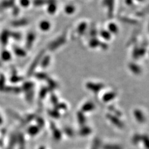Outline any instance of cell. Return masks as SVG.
Wrapping results in <instances>:
<instances>
[{"mask_svg":"<svg viewBox=\"0 0 149 149\" xmlns=\"http://www.w3.org/2000/svg\"><path fill=\"white\" fill-rule=\"evenodd\" d=\"M44 54V51L42 50V51H41V52L38 55H37V56L34 59L33 62L32 63L31 67L29 68V70H28V72H27V76L28 77L31 76L32 74L34 73V70L36 68V67H37V65H38L39 63L40 62V61L42 60V58Z\"/></svg>","mask_w":149,"mask_h":149,"instance_id":"1","label":"cell"},{"mask_svg":"<svg viewBox=\"0 0 149 149\" xmlns=\"http://www.w3.org/2000/svg\"><path fill=\"white\" fill-rule=\"evenodd\" d=\"M86 88L88 90L93 91V93H97L101 90L104 85L102 83H95L93 82H88L86 85Z\"/></svg>","mask_w":149,"mask_h":149,"instance_id":"2","label":"cell"},{"mask_svg":"<svg viewBox=\"0 0 149 149\" xmlns=\"http://www.w3.org/2000/svg\"><path fill=\"white\" fill-rule=\"evenodd\" d=\"M106 118H108L114 125H116V127H118L119 128L124 127L123 123L118 118V117H117V116L111 114H107Z\"/></svg>","mask_w":149,"mask_h":149,"instance_id":"3","label":"cell"},{"mask_svg":"<svg viewBox=\"0 0 149 149\" xmlns=\"http://www.w3.org/2000/svg\"><path fill=\"white\" fill-rule=\"evenodd\" d=\"M65 37L63 36L58 37L55 40L53 41L52 42H51L49 45V49L51 50H53L54 49H56L57 48L59 47L60 46H61L65 42Z\"/></svg>","mask_w":149,"mask_h":149,"instance_id":"4","label":"cell"},{"mask_svg":"<svg viewBox=\"0 0 149 149\" xmlns=\"http://www.w3.org/2000/svg\"><path fill=\"white\" fill-rule=\"evenodd\" d=\"M50 128L52 129L53 137L56 141H60L62 138V132L56 127L55 124L52 122L50 123Z\"/></svg>","mask_w":149,"mask_h":149,"instance_id":"5","label":"cell"},{"mask_svg":"<svg viewBox=\"0 0 149 149\" xmlns=\"http://www.w3.org/2000/svg\"><path fill=\"white\" fill-rule=\"evenodd\" d=\"M134 114L136 120L140 123H143L146 121V117L142 112L139 109H136L134 112Z\"/></svg>","mask_w":149,"mask_h":149,"instance_id":"6","label":"cell"},{"mask_svg":"<svg viewBox=\"0 0 149 149\" xmlns=\"http://www.w3.org/2000/svg\"><path fill=\"white\" fill-rule=\"evenodd\" d=\"M95 109V105L92 102H87L84 104L81 107V112L87 113V112L92 111Z\"/></svg>","mask_w":149,"mask_h":149,"instance_id":"7","label":"cell"},{"mask_svg":"<svg viewBox=\"0 0 149 149\" xmlns=\"http://www.w3.org/2000/svg\"><path fill=\"white\" fill-rule=\"evenodd\" d=\"M116 96V93L114 92H108L102 96V101L105 102H108L114 99Z\"/></svg>","mask_w":149,"mask_h":149,"instance_id":"8","label":"cell"},{"mask_svg":"<svg viewBox=\"0 0 149 149\" xmlns=\"http://www.w3.org/2000/svg\"><path fill=\"white\" fill-rule=\"evenodd\" d=\"M17 142L19 144V149H25V139L22 133L17 135Z\"/></svg>","mask_w":149,"mask_h":149,"instance_id":"9","label":"cell"},{"mask_svg":"<svg viewBox=\"0 0 149 149\" xmlns=\"http://www.w3.org/2000/svg\"><path fill=\"white\" fill-rule=\"evenodd\" d=\"M36 36L35 34L32 32H30V33L28 34L27 37V40H26V47L27 49H29L31 48V47L33 44L34 41L35 40Z\"/></svg>","mask_w":149,"mask_h":149,"instance_id":"10","label":"cell"},{"mask_svg":"<svg viewBox=\"0 0 149 149\" xmlns=\"http://www.w3.org/2000/svg\"><path fill=\"white\" fill-rule=\"evenodd\" d=\"M91 129L90 127L83 125V126H82L81 128L80 129V130H79V135H80L81 136L83 137H86L87 136H89L91 133Z\"/></svg>","mask_w":149,"mask_h":149,"instance_id":"11","label":"cell"},{"mask_svg":"<svg viewBox=\"0 0 149 149\" xmlns=\"http://www.w3.org/2000/svg\"><path fill=\"white\" fill-rule=\"evenodd\" d=\"M9 32L7 30H4L0 36V40L3 45H6L8 42V38L9 37Z\"/></svg>","mask_w":149,"mask_h":149,"instance_id":"12","label":"cell"},{"mask_svg":"<svg viewBox=\"0 0 149 149\" xmlns=\"http://www.w3.org/2000/svg\"><path fill=\"white\" fill-rule=\"evenodd\" d=\"M129 68H130V71L136 74H139L142 72L141 68L134 63H130L129 64Z\"/></svg>","mask_w":149,"mask_h":149,"instance_id":"13","label":"cell"},{"mask_svg":"<svg viewBox=\"0 0 149 149\" xmlns=\"http://www.w3.org/2000/svg\"><path fill=\"white\" fill-rule=\"evenodd\" d=\"M40 131V128L37 125H31L27 129V132L31 136H35Z\"/></svg>","mask_w":149,"mask_h":149,"instance_id":"14","label":"cell"},{"mask_svg":"<svg viewBox=\"0 0 149 149\" xmlns=\"http://www.w3.org/2000/svg\"><path fill=\"white\" fill-rule=\"evenodd\" d=\"M77 119H78V122L81 126H83V125H85L86 123V117L85 114H83V112L81 111H78L77 113Z\"/></svg>","mask_w":149,"mask_h":149,"instance_id":"15","label":"cell"},{"mask_svg":"<svg viewBox=\"0 0 149 149\" xmlns=\"http://www.w3.org/2000/svg\"><path fill=\"white\" fill-rule=\"evenodd\" d=\"M17 143V136L15 134H12L10 137V140L8 144L7 149H13L15 144Z\"/></svg>","mask_w":149,"mask_h":149,"instance_id":"16","label":"cell"},{"mask_svg":"<svg viewBox=\"0 0 149 149\" xmlns=\"http://www.w3.org/2000/svg\"><path fill=\"white\" fill-rule=\"evenodd\" d=\"M28 21L27 19H22L20 20H17V21H14L12 22V26L14 27H21V26H24L27 24Z\"/></svg>","mask_w":149,"mask_h":149,"instance_id":"17","label":"cell"},{"mask_svg":"<svg viewBox=\"0 0 149 149\" xmlns=\"http://www.w3.org/2000/svg\"><path fill=\"white\" fill-rule=\"evenodd\" d=\"M4 91L7 93H19L21 91L20 88L17 86H5L3 90Z\"/></svg>","mask_w":149,"mask_h":149,"instance_id":"18","label":"cell"},{"mask_svg":"<svg viewBox=\"0 0 149 149\" xmlns=\"http://www.w3.org/2000/svg\"><path fill=\"white\" fill-rule=\"evenodd\" d=\"M114 0H109L106 6L108 8V16L109 17H112L113 15V9H114Z\"/></svg>","mask_w":149,"mask_h":149,"instance_id":"19","label":"cell"},{"mask_svg":"<svg viewBox=\"0 0 149 149\" xmlns=\"http://www.w3.org/2000/svg\"><path fill=\"white\" fill-rule=\"evenodd\" d=\"M33 87H34V83L31 81H27L24 83V85H22V89L23 91L26 92L29 91L31 90H33Z\"/></svg>","mask_w":149,"mask_h":149,"instance_id":"20","label":"cell"},{"mask_svg":"<svg viewBox=\"0 0 149 149\" xmlns=\"http://www.w3.org/2000/svg\"><path fill=\"white\" fill-rule=\"evenodd\" d=\"M39 27L42 31H47L50 28V24L47 21H42L40 23Z\"/></svg>","mask_w":149,"mask_h":149,"instance_id":"21","label":"cell"},{"mask_svg":"<svg viewBox=\"0 0 149 149\" xmlns=\"http://www.w3.org/2000/svg\"><path fill=\"white\" fill-rule=\"evenodd\" d=\"M14 52H15L19 57H24L26 55V51L20 47H13Z\"/></svg>","mask_w":149,"mask_h":149,"instance_id":"22","label":"cell"},{"mask_svg":"<svg viewBox=\"0 0 149 149\" xmlns=\"http://www.w3.org/2000/svg\"><path fill=\"white\" fill-rule=\"evenodd\" d=\"M8 112L9 114L10 115L12 118H15V119H16V120H18L19 121H20V122H21L22 124H24V119H23L22 118H21L19 116L17 113H15V112H14L13 111H11V110H10V109H9V110L8 111Z\"/></svg>","mask_w":149,"mask_h":149,"instance_id":"23","label":"cell"},{"mask_svg":"<svg viewBox=\"0 0 149 149\" xmlns=\"http://www.w3.org/2000/svg\"><path fill=\"white\" fill-rule=\"evenodd\" d=\"M41 67L42 68H46L49 66V65L50 62V57L49 55H46L42 58V60H41Z\"/></svg>","mask_w":149,"mask_h":149,"instance_id":"24","label":"cell"},{"mask_svg":"<svg viewBox=\"0 0 149 149\" xmlns=\"http://www.w3.org/2000/svg\"><path fill=\"white\" fill-rule=\"evenodd\" d=\"M48 114L50 116H51V117L53 118H55V119H58L60 117V114L59 113L58 111L56 110L55 109L49 110Z\"/></svg>","mask_w":149,"mask_h":149,"instance_id":"25","label":"cell"},{"mask_svg":"<svg viewBox=\"0 0 149 149\" xmlns=\"http://www.w3.org/2000/svg\"><path fill=\"white\" fill-rule=\"evenodd\" d=\"M108 29H109V32H111V33L116 34L118 33V27L115 24V23L111 22L108 25Z\"/></svg>","mask_w":149,"mask_h":149,"instance_id":"26","label":"cell"},{"mask_svg":"<svg viewBox=\"0 0 149 149\" xmlns=\"http://www.w3.org/2000/svg\"><path fill=\"white\" fill-rule=\"evenodd\" d=\"M101 42L96 38H93L90 40L89 42V46L91 48H96L97 46H100Z\"/></svg>","mask_w":149,"mask_h":149,"instance_id":"27","label":"cell"},{"mask_svg":"<svg viewBox=\"0 0 149 149\" xmlns=\"http://www.w3.org/2000/svg\"><path fill=\"white\" fill-rule=\"evenodd\" d=\"M11 55L9 53L8 50H3L1 52V58L4 61H8L11 59Z\"/></svg>","mask_w":149,"mask_h":149,"instance_id":"28","label":"cell"},{"mask_svg":"<svg viewBox=\"0 0 149 149\" xmlns=\"http://www.w3.org/2000/svg\"><path fill=\"white\" fill-rule=\"evenodd\" d=\"M87 27V24L86 22H81L80 24H79L78 28H77V31L79 34H83L85 31H86Z\"/></svg>","mask_w":149,"mask_h":149,"instance_id":"29","label":"cell"},{"mask_svg":"<svg viewBox=\"0 0 149 149\" xmlns=\"http://www.w3.org/2000/svg\"><path fill=\"white\" fill-rule=\"evenodd\" d=\"M57 10V6L55 3H49L47 7V11L50 14H54Z\"/></svg>","mask_w":149,"mask_h":149,"instance_id":"30","label":"cell"},{"mask_svg":"<svg viewBox=\"0 0 149 149\" xmlns=\"http://www.w3.org/2000/svg\"><path fill=\"white\" fill-rule=\"evenodd\" d=\"M100 35L102 37V38L106 40H109L111 39V36L110 32L106 30H102L100 31Z\"/></svg>","mask_w":149,"mask_h":149,"instance_id":"31","label":"cell"},{"mask_svg":"<svg viewBox=\"0 0 149 149\" xmlns=\"http://www.w3.org/2000/svg\"><path fill=\"white\" fill-rule=\"evenodd\" d=\"M142 140V136L139 134H135L132 137V142L134 144V145H137L140 142H141Z\"/></svg>","mask_w":149,"mask_h":149,"instance_id":"32","label":"cell"},{"mask_svg":"<svg viewBox=\"0 0 149 149\" xmlns=\"http://www.w3.org/2000/svg\"><path fill=\"white\" fill-rule=\"evenodd\" d=\"M46 80L47 81L48 85H49V88H48V89L54 90V89H55L56 87H57V83H56V82L55 81L52 80V79L48 78Z\"/></svg>","mask_w":149,"mask_h":149,"instance_id":"33","label":"cell"},{"mask_svg":"<svg viewBox=\"0 0 149 149\" xmlns=\"http://www.w3.org/2000/svg\"><path fill=\"white\" fill-rule=\"evenodd\" d=\"M102 149H123V147L118 145H113V144H106L103 147Z\"/></svg>","mask_w":149,"mask_h":149,"instance_id":"34","label":"cell"},{"mask_svg":"<svg viewBox=\"0 0 149 149\" xmlns=\"http://www.w3.org/2000/svg\"><path fill=\"white\" fill-rule=\"evenodd\" d=\"M5 81L6 78L3 74H0V91H3L5 88Z\"/></svg>","mask_w":149,"mask_h":149,"instance_id":"35","label":"cell"},{"mask_svg":"<svg viewBox=\"0 0 149 149\" xmlns=\"http://www.w3.org/2000/svg\"><path fill=\"white\" fill-rule=\"evenodd\" d=\"M101 146V141L99 139L96 138L93 142L91 149H99Z\"/></svg>","mask_w":149,"mask_h":149,"instance_id":"36","label":"cell"},{"mask_svg":"<svg viewBox=\"0 0 149 149\" xmlns=\"http://www.w3.org/2000/svg\"><path fill=\"white\" fill-rule=\"evenodd\" d=\"M108 108H109V110H110L112 113H114V116H117V117H118V116H121V115H122V113H121L119 111H118L113 106H109L108 107Z\"/></svg>","mask_w":149,"mask_h":149,"instance_id":"37","label":"cell"},{"mask_svg":"<svg viewBox=\"0 0 149 149\" xmlns=\"http://www.w3.org/2000/svg\"><path fill=\"white\" fill-rule=\"evenodd\" d=\"M35 77L39 80H47L48 78L47 74L45 73H37L35 74Z\"/></svg>","mask_w":149,"mask_h":149,"instance_id":"38","label":"cell"},{"mask_svg":"<svg viewBox=\"0 0 149 149\" xmlns=\"http://www.w3.org/2000/svg\"><path fill=\"white\" fill-rule=\"evenodd\" d=\"M141 141L143 143V145H144V146L146 147V149H148L149 141H148V136H147V135H143V136H142Z\"/></svg>","mask_w":149,"mask_h":149,"instance_id":"39","label":"cell"},{"mask_svg":"<svg viewBox=\"0 0 149 149\" xmlns=\"http://www.w3.org/2000/svg\"><path fill=\"white\" fill-rule=\"evenodd\" d=\"M26 100L28 102H31L33 100V97H34V91L33 90H31L28 92H26Z\"/></svg>","mask_w":149,"mask_h":149,"instance_id":"40","label":"cell"},{"mask_svg":"<svg viewBox=\"0 0 149 149\" xmlns=\"http://www.w3.org/2000/svg\"><path fill=\"white\" fill-rule=\"evenodd\" d=\"M49 89L47 88H42L39 92V97L40 99H44L47 94Z\"/></svg>","mask_w":149,"mask_h":149,"instance_id":"41","label":"cell"},{"mask_svg":"<svg viewBox=\"0 0 149 149\" xmlns=\"http://www.w3.org/2000/svg\"><path fill=\"white\" fill-rule=\"evenodd\" d=\"M63 132L65 133V134L67 135L68 137H73L74 135V132L72 128L70 127H65L63 129Z\"/></svg>","mask_w":149,"mask_h":149,"instance_id":"42","label":"cell"},{"mask_svg":"<svg viewBox=\"0 0 149 149\" xmlns=\"http://www.w3.org/2000/svg\"><path fill=\"white\" fill-rule=\"evenodd\" d=\"M36 123L37 124V126H38L40 129L41 127H43L44 126V124H45V122H44V120L41 117H37L36 118Z\"/></svg>","mask_w":149,"mask_h":149,"instance_id":"43","label":"cell"},{"mask_svg":"<svg viewBox=\"0 0 149 149\" xmlns=\"http://www.w3.org/2000/svg\"><path fill=\"white\" fill-rule=\"evenodd\" d=\"M9 36L12 37L13 39H15L17 40H20L21 39V35L19 32H9Z\"/></svg>","mask_w":149,"mask_h":149,"instance_id":"44","label":"cell"},{"mask_svg":"<svg viewBox=\"0 0 149 149\" xmlns=\"http://www.w3.org/2000/svg\"><path fill=\"white\" fill-rule=\"evenodd\" d=\"M21 80H22V78L21 77H18L16 74H13L10 79V81L13 83H17Z\"/></svg>","mask_w":149,"mask_h":149,"instance_id":"45","label":"cell"},{"mask_svg":"<svg viewBox=\"0 0 149 149\" xmlns=\"http://www.w3.org/2000/svg\"><path fill=\"white\" fill-rule=\"evenodd\" d=\"M67 106L65 103H57L56 105H55V109L56 110H60V109H63L65 110L67 109Z\"/></svg>","mask_w":149,"mask_h":149,"instance_id":"46","label":"cell"},{"mask_svg":"<svg viewBox=\"0 0 149 149\" xmlns=\"http://www.w3.org/2000/svg\"><path fill=\"white\" fill-rule=\"evenodd\" d=\"M74 10H75V8L73 5H68L65 8V11L67 14H72Z\"/></svg>","mask_w":149,"mask_h":149,"instance_id":"47","label":"cell"},{"mask_svg":"<svg viewBox=\"0 0 149 149\" xmlns=\"http://www.w3.org/2000/svg\"><path fill=\"white\" fill-rule=\"evenodd\" d=\"M47 3V0H34L33 4L36 6H42L43 4Z\"/></svg>","mask_w":149,"mask_h":149,"instance_id":"48","label":"cell"},{"mask_svg":"<svg viewBox=\"0 0 149 149\" xmlns=\"http://www.w3.org/2000/svg\"><path fill=\"white\" fill-rule=\"evenodd\" d=\"M35 118V116L33 114H29V115H27L26 118L24 119V124H27L28 123L31 122L32 120Z\"/></svg>","mask_w":149,"mask_h":149,"instance_id":"49","label":"cell"},{"mask_svg":"<svg viewBox=\"0 0 149 149\" xmlns=\"http://www.w3.org/2000/svg\"><path fill=\"white\" fill-rule=\"evenodd\" d=\"M50 100H51V102H52L54 105H56L57 103H58V98H57V97L54 94H52V95H51Z\"/></svg>","mask_w":149,"mask_h":149,"instance_id":"50","label":"cell"},{"mask_svg":"<svg viewBox=\"0 0 149 149\" xmlns=\"http://www.w3.org/2000/svg\"><path fill=\"white\" fill-rule=\"evenodd\" d=\"M20 3L22 7L26 8L27 6H29L30 4V1L29 0H20Z\"/></svg>","mask_w":149,"mask_h":149,"instance_id":"51","label":"cell"},{"mask_svg":"<svg viewBox=\"0 0 149 149\" xmlns=\"http://www.w3.org/2000/svg\"><path fill=\"white\" fill-rule=\"evenodd\" d=\"M146 49L142 47V48H138V56L139 57H142L146 53Z\"/></svg>","mask_w":149,"mask_h":149,"instance_id":"52","label":"cell"},{"mask_svg":"<svg viewBox=\"0 0 149 149\" xmlns=\"http://www.w3.org/2000/svg\"><path fill=\"white\" fill-rule=\"evenodd\" d=\"M1 7L3 8H9V3H8V0H4V1L1 3Z\"/></svg>","mask_w":149,"mask_h":149,"instance_id":"53","label":"cell"},{"mask_svg":"<svg viewBox=\"0 0 149 149\" xmlns=\"http://www.w3.org/2000/svg\"><path fill=\"white\" fill-rule=\"evenodd\" d=\"M19 13V9L18 7L16 6H13V15L14 16H17Z\"/></svg>","mask_w":149,"mask_h":149,"instance_id":"54","label":"cell"},{"mask_svg":"<svg viewBox=\"0 0 149 149\" xmlns=\"http://www.w3.org/2000/svg\"><path fill=\"white\" fill-rule=\"evenodd\" d=\"M123 21L124 22H127V23H130V24H135L136 22L134 21V20H132V19H127V18H123Z\"/></svg>","mask_w":149,"mask_h":149,"instance_id":"55","label":"cell"},{"mask_svg":"<svg viewBox=\"0 0 149 149\" xmlns=\"http://www.w3.org/2000/svg\"><path fill=\"white\" fill-rule=\"evenodd\" d=\"M100 46L103 49V50H106L108 48V45H107V44L106 43H102V42H101L100 43Z\"/></svg>","mask_w":149,"mask_h":149,"instance_id":"56","label":"cell"},{"mask_svg":"<svg viewBox=\"0 0 149 149\" xmlns=\"http://www.w3.org/2000/svg\"><path fill=\"white\" fill-rule=\"evenodd\" d=\"M9 7H13L15 6V0H8Z\"/></svg>","mask_w":149,"mask_h":149,"instance_id":"57","label":"cell"},{"mask_svg":"<svg viewBox=\"0 0 149 149\" xmlns=\"http://www.w3.org/2000/svg\"><path fill=\"white\" fill-rule=\"evenodd\" d=\"M90 34H91V35L93 37H95V36H96V34H97L96 30V29H92V30L91 31Z\"/></svg>","mask_w":149,"mask_h":149,"instance_id":"58","label":"cell"},{"mask_svg":"<svg viewBox=\"0 0 149 149\" xmlns=\"http://www.w3.org/2000/svg\"><path fill=\"white\" fill-rule=\"evenodd\" d=\"M125 3L129 6H131L133 4V0H125Z\"/></svg>","mask_w":149,"mask_h":149,"instance_id":"59","label":"cell"},{"mask_svg":"<svg viewBox=\"0 0 149 149\" xmlns=\"http://www.w3.org/2000/svg\"><path fill=\"white\" fill-rule=\"evenodd\" d=\"M2 123H3V119L1 118V115H0V125H1Z\"/></svg>","mask_w":149,"mask_h":149,"instance_id":"60","label":"cell"},{"mask_svg":"<svg viewBox=\"0 0 149 149\" xmlns=\"http://www.w3.org/2000/svg\"><path fill=\"white\" fill-rule=\"evenodd\" d=\"M3 143V141H2L1 139H0V146H2Z\"/></svg>","mask_w":149,"mask_h":149,"instance_id":"61","label":"cell"},{"mask_svg":"<svg viewBox=\"0 0 149 149\" xmlns=\"http://www.w3.org/2000/svg\"><path fill=\"white\" fill-rule=\"evenodd\" d=\"M39 149H45V147L44 146H41Z\"/></svg>","mask_w":149,"mask_h":149,"instance_id":"62","label":"cell"},{"mask_svg":"<svg viewBox=\"0 0 149 149\" xmlns=\"http://www.w3.org/2000/svg\"><path fill=\"white\" fill-rule=\"evenodd\" d=\"M1 66H2V63L1 62H0V67H1Z\"/></svg>","mask_w":149,"mask_h":149,"instance_id":"63","label":"cell"},{"mask_svg":"<svg viewBox=\"0 0 149 149\" xmlns=\"http://www.w3.org/2000/svg\"><path fill=\"white\" fill-rule=\"evenodd\" d=\"M137 1H143V0H137Z\"/></svg>","mask_w":149,"mask_h":149,"instance_id":"64","label":"cell"}]
</instances>
